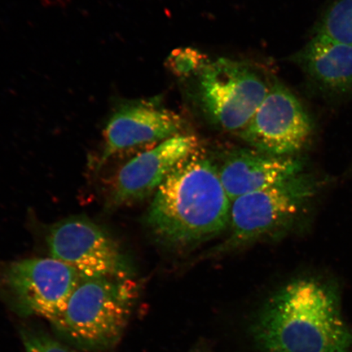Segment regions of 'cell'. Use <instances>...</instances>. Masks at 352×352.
<instances>
[{
    "instance_id": "6da1fadb",
    "label": "cell",
    "mask_w": 352,
    "mask_h": 352,
    "mask_svg": "<svg viewBox=\"0 0 352 352\" xmlns=\"http://www.w3.org/2000/svg\"><path fill=\"white\" fill-rule=\"evenodd\" d=\"M231 208L218 166L197 151L176 166L154 192L145 223L162 243L187 248L226 231Z\"/></svg>"
},
{
    "instance_id": "7a4b0ae2",
    "label": "cell",
    "mask_w": 352,
    "mask_h": 352,
    "mask_svg": "<svg viewBox=\"0 0 352 352\" xmlns=\"http://www.w3.org/2000/svg\"><path fill=\"white\" fill-rule=\"evenodd\" d=\"M252 334L263 352H347L352 346L338 293L314 279L276 293L254 320Z\"/></svg>"
},
{
    "instance_id": "3957f363",
    "label": "cell",
    "mask_w": 352,
    "mask_h": 352,
    "mask_svg": "<svg viewBox=\"0 0 352 352\" xmlns=\"http://www.w3.org/2000/svg\"><path fill=\"white\" fill-rule=\"evenodd\" d=\"M138 294L132 277L81 279L63 314L51 324L78 349H111L121 340Z\"/></svg>"
},
{
    "instance_id": "277c9868",
    "label": "cell",
    "mask_w": 352,
    "mask_h": 352,
    "mask_svg": "<svg viewBox=\"0 0 352 352\" xmlns=\"http://www.w3.org/2000/svg\"><path fill=\"white\" fill-rule=\"evenodd\" d=\"M271 82L252 65L219 58L198 74L197 102L208 120L227 131H241L266 98Z\"/></svg>"
},
{
    "instance_id": "5b68a950",
    "label": "cell",
    "mask_w": 352,
    "mask_h": 352,
    "mask_svg": "<svg viewBox=\"0 0 352 352\" xmlns=\"http://www.w3.org/2000/svg\"><path fill=\"white\" fill-rule=\"evenodd\" d=\"M315 192L310 176L294 175L232 202L230 236L219 252L239 248L274 232L300 214Z\"/></svg>"
},
{
    "instance_id": "8992f818",
    "label": "cell",
    "mask_w": 352,
    "mask_h": 352,
    "mask_svg": "<svg viewBox=\"0 0 352 352\" xmlns=\"http://www.w3.org/2000/svg\"><path fill=\"white\" fill-rule=\"evenodd\" d=\"M80 280L73 267L54 258L0 264V290L20 311L50 322L63 314Z\"/></svg>"
},
{
    "instance_id": "52a82bcc",
    "label": "cell",
    "mask_w": 352,
    "mask_h": 352,
    "mask_svg": "<svg viewBox=\"0 0 352 352\" xmlns=\"http://www.w3.org/2000/svg\"><path fill=\"white\" fill-rule=\"evenodd\" d=\"M312 133L314 122L300 101L283 83L274 80L239 136L258 152L292 157L306 146Z\"/></svg>"
},
{
    "instance_id": "ba28073f",
    "label": "cell",
    "mask_w": 352,
    "mask_h": 352,
    "mask_svg": "<svg viewBox=\"0 0 352 352\" xmlns=\"http://www.w3.org/2000/svg\"><path fill=\"white\" fill-rule=\"evenodd\" d=\"M47 241L52 258L73 267L81 279L132 277L117 242L90 220L72 218L57 223Z\"/></svg>"
},
{
    "instance_id": "9c48e42d",
    "label": "cell",
    "mask_w": 352,
    "mask_h": 352,
    "mask_svg": "<svg viewBox=\"0 0 352 352\" xmlns=\"http://www.w3.org/2000/svg\"><path fill=\"white\" fill-rule=\"evenodd\" d=\"M183 126L182 118L157 100L118 99L104 129L100 164L118 152L180 134Z\"/></svg>"
},
{
    "instance_id": "30bf717a",
    "label": "cell",
    "mask_w": 352,
    "mask_h": 352,
    "mask_svg": "<svg viewBox=\"0 0 352 352\" xmlns=\"http://www.w3.org/2000/svg\"><path fill=\"white\" fill-rule=\"evenodd\" d=\"M197 151L196 136L180 133L138 154L118 171L110 195L111 204H131L151 195L176 166Z\"/></svg>"
},
{
    "instance_id": "8fae6325",
    "label": "cell",
    "mask_w": 352,
    "mask_h": 352,
    "mask_svg": "<svg viewBox=\"0 0 352 352\" xmlns=\"http://www.w3.org/2000/svg\"><path fill=\"white\" fill-rule=\"evenodd\" d=\"M220 179L232 202L239 197L274 186L303 170L292 157L239 151L230 154L218 167Z\"/></svg>"
},
{
    "instance_id": "7c38bea8",
    "label": "cell",
    "mask_w": 352,
    "mask_h": 352,
    "mask_svg": "<svg viewBox=\"0 0 352 352\" xmlns=\"http://www.w3.org/2000/svg\"><path fill=\"white\" fill-rule=\"evenodd\" d=\"M293 60L324 89L345 92L352 88V45L314 34Z\"/></svg>"
},
{
    "instance_id": "4fadbf2b",
    "label": "cell",
    "mask_w": 352,
    "mask_h": 352,
    "mask_svg": "<svg viewBox=\"0 0 352 352\" xmlns=\"http://www.w3.org/2000/svg\"><path fill=\"white\" fill-rule=\"evenodd\" d=\"M314 34L352 45V0H333Z\"/></svg>"
},
{
    "instance_id": "5bb4252c",
    "label": "cell",
    "mask_w": 352,
    "mask_h": 352,
    "mask_svg": "<svg viewBox=\"0 0 352 352\" xmlns=\"http://www.w3.org/2000/svg\"><path fill=\"white\" fill-rule=\"evenodd\" d=\"M208 64V57L191 47L175 48L164 63L165 67L178 78H188L199 74Z\"/></svg>"
},
{
    "instance_id": "9a60e30c",
    "label": "cell",
    "mask_w": 352,
    "mask_h": 352,
    "mask_svg": "<svg viewBox=\"0 0 352 352\" xmlns=\"http://www.w3.org/2000/svg\"><path fill=\"white\" fill-rule=\"evenodd\" d=\"M21 336L26 352H76L47 333L36 330L22 329Z\"/></svg>"
},
{
    "instance_id": "2e32d148",
    "label": "cell",
    "mask_w": 352,
    "mask_h": 352,
    "mask_svg": "<svg viewBox=\"0 0 352 352\" xmlns=\"http://www.w3.org/2000/svg\"><path fill=\"white\" fill-rule=\"evenodd\" d=\"M197 352H200V351H197Z\"/></svg>"
}]
</instances>
